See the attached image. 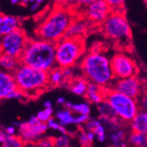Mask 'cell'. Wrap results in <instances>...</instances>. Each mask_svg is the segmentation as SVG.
Returning a JSON list of instances; mask_svg holds the SVG:
<instances>
[{"label":"cell","instance_id":"6da1fadb","mask_svg":"<svg viewBox=\"0 0 147 147\" xmlns=\"http://www.w3.org/2000/svg\"><path fill=\"white\" fill-rule=\"evenodd\" d=\"M80 67L85 78L100 87L109 88L114 81L110 58L100 50H91L82 57Z\"/></svg>","mask_w":147,"mask_h":147},{"label":"cell","instance_id":"7a4b0ae2","mask_svg":"<svg viewBox=\"0 0 147 147\" xmlns=\"http://www.w3.org/2000/svg\"><path fill=\"white\" fill-rule=\"evenodd\" d=\"M55 48L56 42L41 38L29 39L20 57V62L31 67L49 71L57 66Z\"/></svg>","mask_w":147,"mask_h":147},{"label":"cell","instance_id":"3957f363","mask_svg":"<svg viewBox=\"0 0 147 147\" xmlns=\"http://www.w3.org/2000/svg\"><path fill=\"white\" fill-rule=\"evenodd\" d=\"M17 88L26 98H35L49 86L48 71L20 63L12 72Z\"/></svg>","mask_w":147,"mask_h":147},{"label":"cell","instance_id":"277c9868","mask_svg":"<svg viewBox=\"0 0 147 147\" xmlns=\"http://www.w3.org/2000/svg\"><path fill=\"white\" fill-rule=\"evenodd\" d=\"M73 18L72 11L69 9L65 7L54 9L38 26L36 31L38 38L57 42L64 36Z\"/></svg>","mask_w":147,"mask_h":147},{"label":"cell","instance_id":"5b68a950","mask_svg":"<svg viewBox=\"0 0 147 147\" xmlns=\"http://www.w3.org/2000/svg\"><path fill=\"white\" fill-rule=\"evenodd\" d=\"M104 35L122 49L130 46L132 31L123 11H112L100 25Z\"/></svg>","mask_w":147,"mask_h":147},{"label":"cell","instance_id":"8992f818","mask_svg":"<svg viewBox=\"0 0 147 147\" xmlns=\"http://www.w3.org/2000/svg\"><path fill=\"white\" fill-rule=\"evenodd\" d=\"M86 53L85 36L63 37L56 42V64L58 67L71 68Z\"/></svg>","mask_w":147,"mask_h":147},{"label":"cell","instance_id":"52a82bcc","mask_svg":"<svg viewBox=\"0 0 147 147\" xmlns=\"http://www.w3.org/2000/svg\"><path fill=\"white\" fill-rule=\"evenodd\" d=\"M103 100L110 105L115 116L122 122L129 123L140 109L137 99L109 87L104 89Z\"/></svg>","mask_w":147,"mask_h":147},{"label":"cell","instance_id":"ba28073f","mask_svg":"<svg viewBox=\"0 0 147 147\" xmlns=\"http://www.w3.org/2000/svg\"><path fill=\"white\" fill-rule=\"evenodd\" d=\"M28 41L29 38L25 31L19 28L2 36L0 42V53L20 59Z\"/></svg>","mask_w":147,"mask_h":147},{"label":"cell","instance_id":"9c48e42d","mask_svg":"<svg viewBox=\"0 0 147 147\" xmlns=\"http://www.w3.org/2000/svg\"><path fill=\"white\" fill-rule=\"evenodd\" d=\"M110 63L115 78H124L138 75V73L136 61L127 53H116L110 59Z\"/></svg>","mask_w":147,"mask_h":147},{"label":"cell","instance_id":"30bf717a","mask_svg":"<svg viewBox=\"0 0 147 147\" xmlns=\"http://www.w3.org/2000/svg\"><path fill=\"white\" fill-rule=\"evenodd\" d=\"M109 88L137 100L143 94V82L138 75L124 78H115Z\"/></svg>","mask_w":147,"mask_h":147},{"label":"cell","instance_id":"8fae6325","mask_svg":"<svg viewBox=\"0 0 147 147\" xmlns=\"http://www.w3.org/2000/svg\"><path fill=\"white\" fill-rule=\"evenodd\" d=\"M13 125L18 129L19 137L23 141L24 145L26 144L28 145H34L33 143L36 144L48 129L47 123L42 122L35 124H29L28 122H19Z\"/></svg>","mask_w":147,"mask_h":147},{"label":"cell","instance_id":"7c38bea8","mask_svg":"<svg viewBox=\"0 0 147 147\" xmlns=\"http://www.w3.org/2000/svg\"><path fill=\"white\" fill-rule=\"evenodd\" d=\"M112 9L104 0H95L83 8L84 17L92 24L100 26L110 14Z\"/></svg>","mask_w":147,"mask_h":147},{"label":"cell","instance_id":"4fadbf2b","mask_svg":"<svg viewBox=\"0 0 147 147\" xmlns=\"http://www.w3.org/2000/svg\"><path fill=\"white\" fill-rule=\"evenodd\" d=\"M15 89L17 86L12 72L0 71V100H6L7 96Z\"/></svg>","mask_w":147,"mask_h":147},{"label":"cell","instance_id":"5bb4252c","mask_svg":"<svg viewBox=\"0 0 147 147\" xmlns=\"http://www.w3.org/2000/svg\"><path fill=\"white\" fill-rule=\"evenodd\" d=\"M90 22L84 18H73L72 21L69 25L67 30L65 32L63 37H77L85 36L86 34Z\"/></svg>","mask_w":147,"mask_h":147},{"label":"cell","instance_id":"9a60e30c","mask_svg":"<svg viewBox=\"0 0 147 147\" xmlns=\"http://www.w3.org/2000/svg\"><path fill=\"white\" fill-rule=\"evenodd\" d=\"M20 20L15 16L0 13V37L20 28Z\"/></svg>","mask_w":147,"mask_h":147},{"label":"cell","instance_id":"2e32d148","mask_svg":"<svg viewBox=\"0 0 147 147\" xmlns=\"http://www.w3.org/2000/svg\"><path fill=\"white\" fill-rule=\"evenodd\" d=\"M85 97L87 99L89 102L98 105L104 99V88L100 87V86L94 83L88 81Z\"/></svg>","mask_w":147,"mask_h":147},{"label":"cell","instance_id":"e0dca14e","mask_svg":"<svg viewBox=\"0 0 147 147\" xmlns=\"http://www.w3.org/2000/svg\"><path fill=\"white\" fill-rule=\"evenodd\" d=\"M86 130H91L93 132L95 136V138L100 143H104L106 141L107 136H106V130L105 126L102 124V123L100 121V119H91L89 118L88 121L85 123Z\"/></svg>","mask_w":147,"mask_h":147},{"label":"cell","instance_id":"ac0fdd59","mask_svg":"<svg viewBox=\"0 0 147 147\" xmlns=\"http://www.w3.org/2000/svg\"><path fill=\"white\" fill-rule=\"evenodd\" d=\"M131 131H136L139 133L146 134L147 132V114L145 110H141L137 113V115L132 118L129 122Z\"/></svg>","mask_w":147,"mask_h":147},{"label":"cell","instance_id":"d6986e66","mask_svg":"<svg viewBox=\"0 0 147 147\" xmlns=\"http://www.w3.org/2000/svg\"><path fill=\"white\" fill-rule=\"evenodd\" d=\"M20 63V59L4 54V53H0V67L4 71L13 72Z\"/></svg>","mask_w":147,"mask_h":147},{"label":"cell","instance_id":"ffe728a7","mask_svg":"<svg viewBox=\"0 0 147 147\" xmlns=\"http://www.w3.org/2000/svg\"><path fill=\"white\" fill-rule=\"evenodd\" d=\"M87 84H88V80L86 78H76L74 80H71V82L69 85V89L75 95L85 96Z\"/></svg>","mask_w":147,"mask_h":147},{"label":"cell","instance_id":"44dd1931","mask_svg":"<svg viewBox=\"0 0 147 147\" xmlns=\"http://www.w3.org/2000/svg\"><path fill=\"white\" fill-rule=\"evenodd\" d=\"M48 74L49 86H58L65 80L63 74V69L58 67V66H55L54 68L49 71Z\"/></svg>","mask_w":147,"mask_h":147},{"label":"cell","instance_id":"7402d4cb","mask_svg":"<svg viewBox=\"0 0 147 147\" xmlns=\"http://www.w3.org/2000/svg\"><path fill=\"white\" fill-rule=\"evenodd\" d=\"M56 119L61 125L67 126L71 124H74V115L73 112L70 109H65L63 110H59L56 114Z\"/></svg>","mask_w":147,"mask_h":147},{"label":"cell","instance_id":"603a6c76","mask_svg":"<svg viewBox=\"0 0 147 147\" xmlns=\"http://www.w3.org/2000/svg\"><path fill=\"white\" fill-rule=\"evenodd\" d=\"M64 105L66 109H70L71 112L77 115H90V112H91V107L88 102L72 104L71 102L66 101Z\"/></svg>","mask_w":147,"mask_h":147},{"label":"cell","instance_id":"cb8c5ba5","mask_svg":"<svg viewBox=\"0 0 147 147\" xmlns=\"http://www.w3.org/2000/svg\"><path fill=\"white\" fill-rule=\"evenodd\" d=\"M124 139H125V131L123 129H116L115 130L114 129V131L109 136V140L114 146H125V145H127L126 144H123Z\"/></svg>","mask_w":147,"mask_h":147},{"label":"cell","instance_id":"d4e9b609","mask_svg":"<svg viewBox=\"0 0 147 147\" xmlns=\"http://www.w3.org/2000/svg\"><path fill=\"white\" fill-rule=\"evenodd\" d=\"M129 143L133 146H146V134L131 131L129 136Z\"/></svg>","mask_w":147,"mask_h":147},{"label":"cell","instance_id":"484cf974","mask_svg":"<svg viewBox=\"0 0 147 147\" xmlns=\"http://www.w3.org/2000/svg\"><path fill=\"white\" fill-rule=\"evenodd\" d=\"M99 105V111H100V115L102 117H106L109 119H115L117 118L112 109V108L110 107V105L107 102L106 100H102Z\"/></svg>","mask_w":147,"mask_h":147},{"label":"cell","instance_id":"4316f807","mask_svg":"<svg viewBox=\"0 0 147 147\" xmlns=\"http://www.w3.org/2000/svg\"><path fill=\"white\" fill-rule=\"evenodd\" d=\"M24 145L23 141L21 140V138L19 136H9L6 135L5 143L2 144V146L4 147H21Z\"/></svg>","mask_w":147,"mask_h":147},{"label":"cell","instance_id":"83f0119b","mask_svg":"<svg viewBox=\"0 0 147 147\" xmlns=\"http://www.w3.org/2000/svg\"><path fill=\"white\" fill-rule=\"evenodd\" d=\"M70 145H71V139L68 134H62V136L53 138V146L68 147Z\"/></svg>","mask_w":147,"mask_h":147},{"label":"cell","instance_id":"f1b7e54d","mask_svg":"<svg viewBox=\"0 0 147 147\" xmlns=\"http://www.w3.org/2000/svg\"><path fill=\"white\" fill-rule=\"evenodd\" d=\"M53 115V109L52 108H45L43 110L38 112L36 115V117L38 120L42 123H47L49 119L51 118Z\"/></svg>","mask_w":147,"mask_h":147},{"label":"cell","instance_id":"f546056e","mask_svg":"<svg viewBox=\"0 0 147 147\" xmlns=\"http://www.w3.org/2000/svg\"><path fill=\"white\" fill-rule=\"evenodd\" d=\"M112 11H123L125 6V0H104Z\"/></svg>","mask_w":147,"mask_h":147},{"label":"cell","instance_id":"4dcf8cb0","mask_svg":"<svg viewBox=\"0 0 147 147\" xmlns=\"http://www.w3.org/2000/svg\"><path fill=\"white\" fill-rule=\"evenodd\" d=\"M24 98H26V97L25 96V94L20 90H19L17 88V89H15L14 91L11 92L10 93V94L7 96L6 100H21Z\"/></svg>","mask_w":147,"mask_h":147},{"label":"cell","instance_id":"1f68e13d","mask_svg":"<svg viewBox=\"0 0 147 147\" xmlns=\"http://www.w3.org/2000/svg\"><path fill=\"white\" fill-rule=\"evenodd\" d=\"M35 145L37 146H41V147H51L53 146V138H40Z\"/></svg>","mask_w":147,"mask_h":147},{"label":"cell","instance_id":"d6a6232c","mask_svg":"<svg viewBox=\"0 0 147 147\" xmlns=\"http://www.w3.org/2000/svg\"><path fill=\"white\" fill-rule=\"evenodd\" d=\"M90 118L89 115H78L77 116H74V124L82 125L85 124Z\"/></svg>","mask_w":147,"mask_h":147},{"label":"cell","instance_id":"836d02e7","mask_svg":"<svg viewBox=\"0 0 147 147\" xmlns=\"http://www.w3.org/2000/svg\"><path fill=\"white\" fill-rule=\"evenodd\" d=\"M78 139H79V143L82 146H90L92 145L87 138V135H86V131L85 130H81L79 133V136H78Z\"/></svg>","mask_w":147,"mask_h":147},{"label":"cell","instance_id":"e575fe53","mask_svg":"<svg viewBox=\"0 0 147 147\" xmlns=\"http://www.w3.org/2000/svg\"><path fill=\"white\" fill-rule=\"evenodd\" d=\"M95 1V0H74L73 1V4L79 9H82L84 7H86L87 5H89L90 3Z\"/></svg>","mask_w":147,"mask_h":147},{"label":"cell","instance_id":"d590c367","mask_svg":"<svg viewBox=\"0 0 147 147\" xmlns=\"http://www.w3.org/2000/svg\"><path fill=\"white\" fill-rule=\"evenodd\" d=\"M46 123L48 125V129H54V130H57L59 126H60V123L58 122H57L53 117L49 118V121Z\"/></svg>","mask_w":147,"mask_h":147},{"label":"cell","instance_id":"8d00e7d4","mask_svg":"<svg viewBox=\"0 0 147 147\" xmlns=\"http://www.w3.org/2000/svg\"><path fill=\"white\" fill-rule=\"evenodd\" d=\"M5 132L6 133V135L12 136V135H16L17 133V128L12 125V126H8L5 129Z\"/></svg>","mask_w":147,"mask_h":147},{"label":"cell","instance_id":"74e56055","mask_svg":"<svg viewBox=\"0 0 147 147\" xmlns=\"http://www.w3.org/2000/svg\"><path fill=\"white\" fill-rule=\"evenodd\" d=\"M86 135H87V138H88V141L91 144H92L93 141L95 139V136L93 134V132L91 131V130H87L86 131Z\"/></svg>","mask_w":147,"mask_h":147},{"label":"cell","instance_id":"f35d334b","mask_svg":"<svg viewBox=\"0 0 147 147\" xmlns=\"http://www.w3.org/2000/svg\"><path fill=\"white\" fill-rule=\"evenodd\" d=\"M6 138V133L5 132V130L0 129V144H3L5 143Z\"/></svg>","mask_w":147,"mask_h":147},{"label":"cell","instance_id":"ab89813d","mask_svg":"<svg viewBox=\"0 0 147 147\" xmlns=\"http://www.w3.org/2000/svg\"><path fill=\"white\" fill-rule=\"evenodd\" d=\"M39 122H40V121L38 120V118L36 117V115L31 116L30 119L28 121V123L29 124H35V123H39Z\"/></svg>","mask_w":147,"mask_h":147},{"label":"cell","instance_id":"60d3db41","mask_svg":"<svg viewBox=\"0 0 147 147\" xmlns=\"http://www.w3.org/2000/svg\"><path fill=\"white\" fill-rule=\"evenodd\" d=\"M57 130H59L62 133V134H68V129H66V126H63V125L60 124V126H59Z\"/></svg>","mask_w":147,"mask_h":147},{"label":"cell","instance_id":"b9f144b4","mask_svg":"<svg viewBox=\"0 0 147 147\" xmlns=\"http://www.w3.org/2000/svg\"><path fill=\"white\" fill-rule=\"evenodd\" d=\"M40 7V4H38V3H36L35 1L34 2V3H32L31 4V7H30V10L32 11H36L38 8Z\"/></svg>","mask_w":147,"mask_h":147},{"label":"cell","instance_id":"7bdbcfd3","mask_svg":"<svg viewBox=\"0 0 147 147\" xmlns=\"http://www.w3.org/2000/svg\"><path fill=\"white\" fill-rule=\"evenodd\" d=\"M58 1L62 2L63 5H70V4H73L74 0H58Z\"/></svg>","mask_w":147,"mask_h":147},{"label":"cell","instance_id":"ee69618b","mask_svg":"<svg viewBox=\"0 0 147 147\" xmlns=\"http://www.w3.org/2000/svg\"><path fill=\"white\" fill-rule=\"evenodd\" d=\"M35 1V0H20V3L22 5H28V4H32Z\"/></svg>","mask_w":147,"mask_h":147},{"label":"cell","instance_id":"f6af8a7d","mask_svg":"<svg viewBox=\"0 0 147 147\" xmlns=\"http://www.w3.org/2000/svg\"><path fill=\"white\" fill-rule=\"evenodd\" d=\"M43 106H44V108H52V102L48 100L44 101Z\"/></svg>","mask_w":147,"mask_h":147},{"label":"cell","instance_id":"bcb514c9","mask_svg":"<svg viewBox=\"0 0 147 147\" xmlns=\"http://www.w3.org/2000/svg\"><path fill=\"white\" fill-rule=\"evenodd\" d=\"M57 102L58 104H60V105H64V103L66 102V100H65V99H64V98H63V97H59V98H57Z\"/></svg>","mask_w":147,"mask_h":147},{"label":"cell","instance_id":"7dc6e473","mask_svg":"<svg viewBox=\"0 0 147 147\" xmlns=\"http://www.w3.org/2000/svg\"><path fill=\"white\" fill-rule=\"evenodd\" d=\"M11 5H18L20 4V0H10Z\"/></svg>","mask_w":147,"mask_h":147},{"label":"cell","instance_id":"c3c4849f","mask_svg":"<svg viewBox=\"0 0 147 147\" xmlns=\"http://www.w3.org/2000/svg\"><path fill=\"white\" fill-rule=\"evenodd\" d=\"M44 1H45V0H35V2L38 3V4H40V5H41L42 3H43Z\"/></svg>","mask_w":147,"mask_h":147}]
</instances>
